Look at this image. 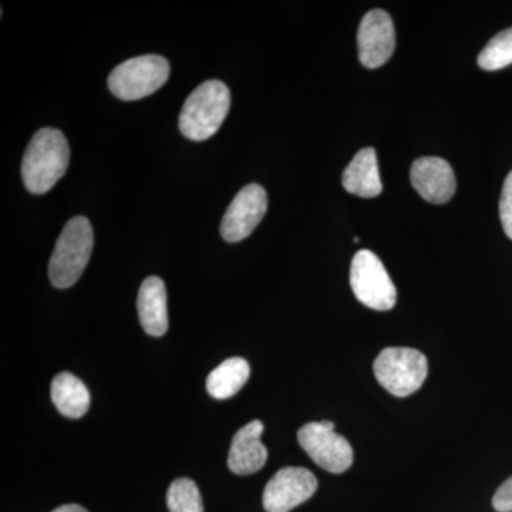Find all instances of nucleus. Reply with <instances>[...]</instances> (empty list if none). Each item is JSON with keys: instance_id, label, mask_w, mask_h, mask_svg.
Returning <instances> with one entry per match:
<instances>
[{"instance_id": "3", "label": "nucleus", "mask_w": 512, "mask_h": 512, "mask_svg": "<svg viewBox=\"0 0 512 512\" xmlns=\"http://www.w3.org/2000/svg\"><path fill=\"white\" fill-rule=\"evenodd\" d=\"M93 245V227L86 217H74L64 225L49 262V278L55 288L67 289L79 281Z\"/></svg>"}, {"instance_id": "15", "label": "nucleus", "mask_w": 512, "mask_h": 512, "mask_svg": "<svg viewBox=\"0 0 512 512\" xmlns=\"http://www.w3.org/2000/svg\"><path fill=\"white\" fill-rule=\"evenodd\" d=\"M50 393H52L56 409L67 419H80L89 412V390H87L86 384L72 373H59L53 379Z\"/></svg>"}, {"instance_id": "21", "label": "nucleus", "mask_w": 512, "mask_h": 512, "mask_svg": "<svg viewBox=\"0 0 512 512\" xmlns=\"http://www.w3.org/2000/svg\"><path fill=\"white\" fill-rule=\"evenodd\" d=\"M52 512H89L86 508H83L82 505L77 504H67L62 505V507L56 508L55 511Z\"/></svg>"}, {"instance_id": "13", "label": "nucleus", "mask_w": 512, "mask_h": 512, "mask_svg": "<svg viewBox=\"0 0 512 512\" xmlns=\"http://www.w3.org/2000/svg\"><path fill=\"white\" fill-rule=\"evenodd\" d=\"M138 318L147 335L160 338L168 330L167 291L163 279L148 276L137 298Z\"/></svg>"}, {"instance_id": "6", "label": "nucleus", "mask_w": 512, "mask_h": 512, "mask_svg": "<svg viewBox=\"0 0 512 512\" xmlns=\"http://www.w3.org/2000/svg\"><path fill=\"white\" fill-rule=\"evenodd\" d=\"M350 286L357 301L375 311H390L396 305L397 292L379 256L362 249L353 256Z\"/></svg>"}, {"instance_id": "9", "label": "nucleus", "mask_w": 512, "mask_h": 512, "mask_svg": "<svg viewBox=\"0 0 512 512\" xmlns=\"http://www.w3.org/2000/svg\"><path fill=\"white\" fill-rule=\"evenodd\" d=\"M268 195L261 185L249 184L235 195L221 222V235L227 242L248 238L264 220Z\"/></svg>"}, {"instance_id": "4", "label": "nucleus", "mask_w": 512, "mask_h": 512, "mask_svg": "<svg viewBox=\"0 0 512 512\" xmlns=\"http://www.w3.org/2000/svg\"><path fill=\"white\" fill-rule=\"evenodd\" d=\"M170 77V63L163 56L144 55L120 63L110 73L109 89L117 99L134 101L156 93Z\"/></svg>"}, {"instance_id": "10", "label": "nucleus", "mask_w": 512, "mask_h": 512, "mask_svg": "<svg viewBox=\"0 0 512 512\" xmlns=\"http://www.w3.org/2000/svg\"><path fill=\"white\" fill-rule=\"evenodd\" d=\"M359 60L367 69H377L392 57L396 32L389 13L382 9L366 13L357 32Z\"/></svg>"}, {"instance_id": "16", "label": "nucleus", "mask_w": 512, "mask_h": 512, "mask_svg": "<svg viewBox=\"0 0 512 512\" xmlns=\"http://www.w3.org/2000/svg\"><path fill=\"white\" fill-rule=\"evenodd\" d=\"M251 367L242 357H231L212 370L207 379V390L214 399L225 400L235 396L248 382Z\"/></svg>"}, {"instance_id": "11", "label": "nucleus", "mask_w": 512, "mask_h": 512, "mask_svg": "<svg viewBox=\"0 0 512 512\" xmlns=\"http://www.w3.org/2000/svg\"><path fill=\"white\" fill-rule=\"evenodd\" d=\"M413 187L431 204H446L454 197L457 183L453 168L439 157H421L410 170Z\"/></svg>"}, {"instance_id": "17", "label": "nucleus", "mask_w": 512, "mask_h": 512, "mask_svg": "<svg viewBox=\"0 0 512 512\" xmlns=\"http://www.w3.org/2000/svg\"><path fill=\"white\" fill-rule=\"evenodd\" d=\"M512 64V28L498 33L478 55V66L485 72H495Z\"/></svg>"}, {"instance_id": "19", "label": "nucleus", "mask_w": 512, "mask_h": 512, "mask_svg": "<svg viewBox=\"0 0 512 512\" xmlns=\"http://www.w3.org/2000/svg\"><path fill=\"white\" fill-rule=\"evenodd\" d=\"M500 218L504 232L512 239V171L505 178L500 198Z\"/></svg>"}, {"instance_id": "14", "label": "nucleus", "mask_w": 512, "mask_h": 512, "mask_svg": "<svg viewBox=\"0 0 512 512\" xmlns=\"http://www.w3.org/2000/svg\"><path fill=\"white\" fill-rule=\"evenodd\" d=\"M342 184L349 194L375 198L382 194L383 184L375 148H363L343 171Z\"/></svg>"}, {"instance_id": "18", "label": "nucleus", "mask_w": 512, "mask_h": 512, "mask_svg": "<svg viewBox=\"0 0 512 512\" xmlns=\"http://www.w3.org/2000/svg\"><path fill=\"white\" fill-rule=\"evenodd\" d=\"M167 505L170 512H204L197 484L191 478H177L168 488Z\"/></svg>"}, {"instance_id": "20", "label": "nucleus", "mask_w": 512, "mask_h": 512, "mask_svg": "<svg viewBox=\"0 0 512 512\" xmlns=\"http://www.w3.org/2000/svg\"><path fill=\"white\" fill-rule=\"evenodd\" d=\"M493 507L498 512H512V477L500 485L493 497Z\"/></svg>"}, {"instance_id": "1", "label": "nucleus", "mask_w": 512, "mask_h": 512, "mask_svg": "<svg viewBox=\"0 0 512 512\" xmlns=\"http://www.w3.org/2000/svg\"><path fill=\"white\" fill-rule=\"evenodd\" d=\"M70 147L62 131L42 128L30 140L22 161V178L32 194H46L66 174Z\"/></svg>"}, {"instance_id": "7", "label": "nucleus", "mask_w": 512, "mask_h": 512, "mask_svg": "<svg viewBox=\"0 0 512 512\" xmlns=\"http://www.w3.org/2000/svg\"><path fill=\"white\" fill-rule=\"evenodd\" d=\"M298 441L303 451L329 473L342 474L352 467L353 448L345 437L336 433L332 421L305 424L298 431Z\"/></svg>"}, {"instance_id": "8", "label": "nucleus", "mask_w": 512, "mask_h": 512, "mask_svg": "<svg viewBox=\"0 0 512 512\" xmlns=\"http://www.w3.org/2000/svg\"><path fill=\"white\" fill-rule=\"evenodd\" d=\"M318 480L303 467H285L269 480L262 503L266 512H289L313 497Z\"/></svg>"}, {"instance_id": "2", "label": "nucleus", "mask_w": 512, "mask_h": 512, "mask_svg": "<svg viewBox=\"0 0 512 512\" xmlns=\"http://www.w3.org/2000/svg\"><path fill=\"white\" fill-rule=\"evenodd\" d=\"M231 107V92L220 80L200 84L185 100L178 126L184 137L205 141L220 130Z\"/></svg>"}, {"instance_id": "5", "label": "nucleus", "mask_w": 512, "mask_h": 512, "mask_svg": "<svg viewBox=\"0 0 512 512\" xmlns=\"http://www.w3.org/2000/svg\"><path fill=\"white\" fill-rule=\"evenodd\" d=\"M377 382L396 397H407L423 386L429 373L427 357L412 348H386L373 363Z\"/></svg>"}, {"instance_id": "12", "label": "nucleus", "mask_w": 512, "mask_h": 512, "mask_svg": "<svg viewBox=\"0 0 512 512\" xmlns=\"http://www.w3.org/2000/svg\"><path fill=\"white\" fill-rule=\"evenodd\" d=\"M264 423L254 420L242 427L232 439L228 467L237 476H249L261 470L268 460V448L262 444Z\"/></svg>"}]
</instances>
